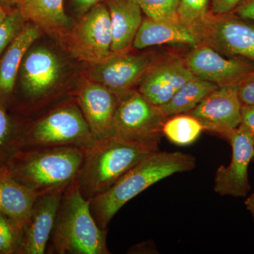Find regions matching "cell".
Returning <instances> with one entry per match:
<instances>
[{
    "instance_id": "obj_1",
    "label": "cell",
    "mask_w": 254,
    "mask_h": 254,
    "mask_svg": "<svg viewBox=\"0 0 254 254\" xmlns=\"http://www.w3.org/2000/svg\"><path fill=\"white\" fill-rule=\"evenodd\" d=\"M195 167L193 155L182 152H155L128 170L109 190L90 200L97 223L106 230L127 202L157 182L176 173L190 171Z\"/></svg>"
},
{
    "instance_id": "obj_2",
    "label": "cell",
    "mask_w": 254,
    "mask_h": 254,
    "mask_svg": "<svg viewBox=\"0 0 254 254\" xmlns=\"http://www.w3.org/2000/svg\"><path fill=\"white\" fill-rule=\"evenodd\" d=\"M158 145L131 141L118 134L95 141L84 150L76 179L82 195L91 200L109 190L128 170L158 151Z\"/></svg>"
},
{
    "instance_id": "obj_3",
    "label": "cell",
    "mask_w": 254,
    "mask_h": 254,
    "mask_svg": "<svg viewBox=\"0 0 254 254\" xmlns=\"http://www.w3.org/2000/svg\"><path fill=\"white\" fill-rule=\"evenodd\" d=\"M84 150L76 147L21 150L6 167L14 180L40 194L65 190L76 181Z\"/></svg>"
},
{
    "instance_id": "obj_4",
    "label": "cell",
    "mask_w": 254,
    "mask_h": 254,
    "mask_svg": "<svg viewBox=\"0 0 254 254\" xmlns=\"http://www.w3.org/2000/svg\"><path fill=\"white\" fill-rule=\"evenodd\" d=\"M106 234L97 223L91 200L82 195L76 180L64 191L50 237L51 253L110 254Z\"/></svg>"
},
{
    "instance_id": "obj_5",
    "label": "cell",
    "mask_w": 254,
    "mask_h": 254,
    "mask_svg": "<svg viewBox=\"0 0 254 254\" xmlns=\"http://www.w3.org/2000/svg\"><path fill=\"white\" fill-rule=\"evenodd\" d=\"M95 141L80 108L67 105L53 110L23 128L21 150L56 147L86 150Z\"/></svg>"
},
{
    "instance_id": "obj_6",
    "label": "cell",
    "mask_w": 254,
    "mask_h": 254,
    "mask_svg": "<svg viewBox=\"0 0 254 254\" xmlns=\"http://www.w3.org/2000/svg\"><path fill=\"white\" fill-rule=\"evenodd\" d=\"M119 98L115 134L131 141L159 145L167 120L159 107L133 90Z\"/></svg>"
},
{
    "instance_id": "obj_7",
    "label": "cell",
    "mask_w": 254,
    "mask_h": 254,
    "mask_svg": "<svg viewBox=\"0 0 254 254\" xmlns=\"http://www.w3.org/2000/svg\"><path fill=\"white\" fill-rule=\"evenodd\" d=\"M112 43L109 10L99 3L85 13L73 28L68 36V46L75 58L95 64L113 55Z\"/></svg>"
},
{
    "instance_id": "obj_8",
    "label": "cell",
    "mask_w": 254,
    "mask_h": 254,
    "mask_svg": "<svg viewBox=\"0 0 254 254\" xmlns=\"http://www.w3.org/2000/svg\"><path fill=\"white\" fill-rule=\"evenodd\" d=\"M202 43L227 58H241L254 64V24L233 13L210 15L200 28Z\"/></svg>"
},
{
    "instance_id": "obj_9",
    "label": "cell",
    "mask_w": 254,
    "mask_h": 254,
    "mask_svg": "<svg viewBox=\"0 0 254 254\" xmlns=\"http://www.w3.org/2000/svg\"><path fill=\"white\" fill-rule=\"evenodd\" d=\"M112 55L108 59L93 64L90 76L93 81L109 88L119 98L133 91L159 57L155 53Z\"/></svg>"
},
{
    "instance_id": "obj_10",
    "label": "cell",
    "mask_w": 254,
    "mask_h": 254,
    "mask_svg": "<svg viewBox=\"0 0 254 254\" xmlns=\"http://www.w3.org/2000/svg\"><path fill=\"white\" fill-rule=\"evenodd\" d=\"M184 59L193 76L218 86L238 84L254 72V64L250 60L225 58L203 43L193 47Z\"/></svg>"
},
{
    "instance_id": "obj_11",
    "label": "cell",
    "mask_w": 254,
    "mask_h": 254,
    "mask_svg": "<svg viewBox=\"0 0 254 254\" xmlns=\"http://www.w3.org/2000/svg\"><path fill=\"white\" fill-rule=\"evenodd\" d=\"M238 84L219 86L187 113L198 120L203 129L226 137L242 122V108Z\"/></svg>"
},
{
    "instance_id": "obj_12",
    "label": "cell",
    "mask_w": 254,
    "mask_h": 254,
    "mask_svg": "<svg viewBox=\"0 0 254 254\" xmlns=\"http://www.w3.org/2000/svg\"><path fill=\"white\" fill-rule=\"evenodd\" d=\"M232 147V158L227 166L220 165L214 179V190L220 195L245 197L251 190L248 169L254 158V141L242 126L226 137Z\"/></svg>"
},
{
    "instance_id": "obj_13",
    "label": "cell",
    "mask_w": 254,
    "mask_h": 254,
    "mask_svg": "<svg viewBox=\"0 0 254 254\" xmlns=\"http://www.w3.org/2000/svg\"><path fill=\"white\" fill-rule=\"evenodd\" d=\"M61 71V63L53 52L45 48H30L20 66L15 89L18 88L26 100L40 99L55 88Z\"/></svg>"
},
{
    "instance_id": "obj_14",
    "label": "cell",
    "mask_w": 254,
    "mask_h": 254,
    "mask_svg": "<svg viewBox=\"0 0 254 254\" xmlns=\"http://www.w3.org/2000/svg\"><path fill=\"white\" fill-rule=\"evenodd\" d=\"M193 77L184 58L177 55L159 57L140 82L138 91L150 103L160 107Z\"/></svg>"
},
{
    "instance_id": "obj_15",
    "label": "cell",
    "mask_w": 254,
    "mask_h": 254,
    "mask_svg": "<svg viewBox=\"0 0 254 254\" xmlns=\"http://www.w3.org/2000/svg\"><path fill=\"white\" fill-rule=\"evenodd\" d=\"M78 103L95 140L115 134V115L120 98L95 81L86 82L78 93Z\"/></svg>"
},
{
    "instance_id": "obj_16",
    "label": "cell",
    "mask_w": 254,
    "mask_h": 254,
    "mask_svg": "<svg viewBox=\"0 0 254 254\" xmlns=\"http://www.w3.org/2000/svg\"><path fill=\"white\" fill-rule=\"evenodd\" d=\"M64 191L53 190L38 197L24 228L21 254L46 253Z\"/></svg>"
},
{
    "instance_id": "obj_17",
    "label": "cell",
    "mask_w": 254,
    "mask_h": 254,
    "mask_svg": "<svg viewBox=\"0 0 254 254\" xmlns=\"http://www.w3.org/2000/svg\"><path fill=\"white\" fill-rule=\"evenodd\" d=\"M40 29L33 23H25L22 29L0 57V104L6 110L13 100L18 71L23 58L32 45L39 38Z\"/></svg>"
},
{
    "instance_id": "obj_18",
    "label": "cell",
    "mask_w": 254,
    "mask_h": 254,
    "mask_svg": "<svg viewBox=\"0 0 254 254\" xmlns=\"http://www.w3.org/2000/svg\"><path fill=\"white\" fill-rule=\"evenodd\" d=\"M201 43L198 33L180 21H155L148 18L142 21L133 47L143 50L152 46L174 44L193 48Z\"/></svg>"
},
{
    "instance_id": "obj_19",
    "label": "cell",
    "mask_w": 254,
    "mask_h": 254,
    "mask_svg": "<svg viewBox=\"0 0 254 254\" xmlns=\"http://www.w3.org/2000/svg\"><path fill=\"white\" fill-rule=\"evenodd\" d=\"M0 3L18 10L26 22L50 33H61L69 24L64 0H0Z\"/></svg>"
},
{
    "instance_id": "obj_20",
    "label": "cell",
    "mask_w": 254,
    "mask_h": 254,
    "mask_svg": "<svg viewBox=\"0 0 254 254\" xmlns=\"http://www.w3.org/2000/svg\"><path fill=\"white\" fill-rule=\"evenodd\" d=\"M113 43L112 53H126L133 41L143 19L142 10L135 0H109Z\"/></svg>"
},
{
    "instance_id": "obj_21",
    "label": "cell",
    "mask_w": 254,
    "mask_h": 254,
    "mask_svg": "<svg viewBox=\"0 0 254 254\" xmlns=\"http://www.w3.org/2000/svg\"><path fill=\"white\" fill-rule=\"evenodd\" d=\"M39 195L14 180L6 168L0 170V213L13 219L24 228Z\"/></svg>"
},
{
    "instance_id": "obj_22",
    "label": "cell",
    "mask_w": 254,
    "mask_h": 254,
    "mask_svg": "<svg viewBox=\"0 0 254 254\" xmlns=\"http://www.w3.org/2000/svg\"><path fill=\"white\" fill-rule=\"evenodd\" d=\"M218 87L215 83L194 76L184 84L168 103L159 108L167 119L190 113Z\"/></svg>"
},
{
    "instance_id": "obj_23",
    "label": "cell",
    "mask_w": 254,
    "mask_h": 254,
    "mask_svg": "<svg viewBox=\"0 0 254 254\" xmlns=\"http://www.w3.org/2000/svg\"><path fill=\"white\" fill-rule=\"evenodd\" d=\"M23 128L0 104V170L22 149Z\"/></svg>"
},
{
    "instance_id": "obj_24",
    "label": "cell",
    "mask_w": 254,
    "mask_h": 254,
    "mask_svg": "<svg viewBox=\"0 0 254 254\" xmlns=\"http://www.w3.org/2000/svg\"><path fill=\"white\" fill-rule=\"evenodd\" d=\"M203 130L196 119L188 114H181L167 119L163 134L174 144L185 146L194 143Z\"/></svg>"
},
{
    "instance_id": "obj_25",
    "label": "cell",
    "mask_w": 254,
    "mask_h": 254,
    "mask_svg": "<svg viewBox=\"0 0 254 254\" xmlns=\"http://www.w3.org/2000/svg\"><path fill=\"white\" fill-rule=\"evenodd\" d=\"M209 0H180L177 16L178 20L199 35L200 28L208 20Z\"/></svg>"
},
{
    "instance_id": "obj_26",
    "label": "cell",
    "mask_w": 254,
    "mask_h": 254,
    "mask_svg": "<svg viewBox=\"0 0 254 254\" xmlns=\"http://www.w3.org/2000/svg\"><path fill=\"white\" fill-rule=\"evenodd\" d=\"M24 227L0 213V254H21Z\"/></svg>"
},
{
    "instance_id": "obj_27",
    "label": "cell",
    "mask_w": 254,
    "mask_h": 254,
    "mask_svg": "<svg viewBox=\"0 0 254 254\" xmlns=\"http://www.w3.org/2000/svg\"><path fill=\"white\" fill-rule=\"evenodd\" d=\"M147 17L155 21H179L180 0H135Z\"/></svg>"
},
{
    "instance_id": "obj_28",
    "label": "cell",
    "mask_w": 254,
    "mask_h": 254,
    "mask_svg": "<svg viewBox=\"0 0 254 254\" xmlns=\"http://www.w3.org/2000/svg\"><path fill=\"white\" fill-rule=\"evenodd\" d=\"M26 23L19 11L14 9H11L4 21L0 23V57Z\"/></svg>"
},
{
    "instance_id": "obj_29",
    "label": "cell",
    "mask_w": 254,
    "mask_h": 254,
    "mask_svg": "<svg viewBox=\"0 0 254 254\" xmlns=\"http://www.w3.org/2000/svg\"><path fill=\"white\" fill-rule=\"evenodd\" d=\"M238 93L242 105H254V72L238 83Z\"/></svg>"
},
{
    "instance_id": "obj_30",
    "label": "cell",
    "mask_w": 254,
    "mask_h": 254,
    "mask_svg": "<svg viewBox=\"0 0 254 254\" xmlns=\"http://www.w3.org/2000/svg\"><path fill=\"white\" fill-rule=\"evenodd\" d=\"M247 0H212L211 14L213 16L231 14Z\"/></svg>"
},
{
    "instance_id": "obj_31",
    "label": "cell",
    "mask_w": 254,
    "mask_h": 254,
    "mask_svg": "<svg viewBox=\"0 0 254 254\" xmlns=\"http://www.w3.org/2000/svg\"><path fill=\"white\" fill-rule=\"evenodd\" d=\"M240 126L248 131L254 141V105L242 106Z\"/></svg>"
},
{
    "instance_id": "obj_32",
    "label": "cell",
    "mask_w": 254,
    "mask_h": 254,
    "mask_svg": "<svg viewBox=\"0 0 254 254\" xmlns=\"http://www.w3.org/2000/svg\"><path fill=\"white\" fill-rule=\"evenodd\" d=\"M233 14L249 21H254V0H247L237 8Z\"/></svg>"
},
{
    "instance_id": "obj_33",
    "label": "cell",
    "mask_w": 254,
    "mask_h": 254,
    "mask_svg": "<svg viewBox=\"0 0 254 254\" xmlns=\"http://www.w3.org/2000/svg\"><path fill=\"white\" fill-rule=\"evenodd\" d=\"M101 0H73L75 7L79 12H87L90 9L99 4Z\"/></svg>"
},
{
    "instance_id": "obj_34",
    "label": "cell",
    "mask_w": 254,
    "mask_h": 254,
    "mask_svg": "<svg viewBox=\"0 0 254 254\" xmlns=\"http://www.w3.org/2000/svg\"><path fill=\"white\" fill-rule=\"evenodd\" d=\"M254 161V158L253 159ZM245 204L247 208L250 210V213H252L254 220V193H252L247 200H245Z\"/></svg>"
},
{
    "instance_id": "obj_35",
    "label": "cell",
    "mask_w": 254,
    "mask_h": 254,
    "mask_svg": "<svg viewBox=\"0 0 254 254\" xmlns=\"http://www.w3.org/2000/svg\"><path fill=\"white\" fill-rule=\"evenodd\" d=\"M10 11H11V9H9L4 4L0 3V23L4 21L7 15L9 14Z\"/></svg>"
}]
</instances>
